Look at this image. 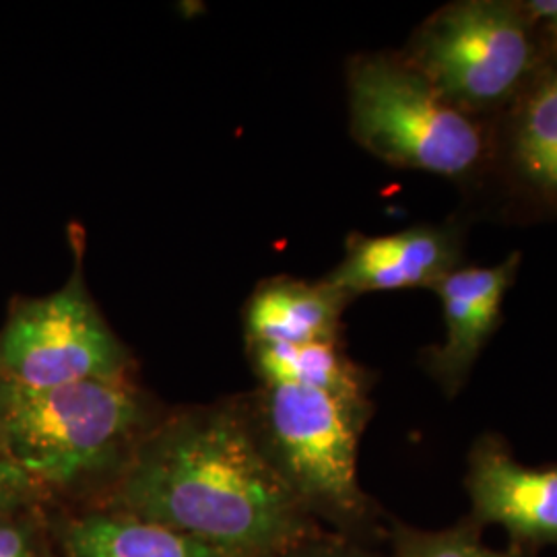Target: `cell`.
<instances>
[{"label":"cell","mask_w":557,"mask_h":557,"mask_svg":"<svg viewBox=\"0 0 557 557\" xmlns=\"http://www.w3.org/2000/svg\"><path fill=\"white\" fill-rule=\"evenodd\" d=\"M120 512L195 539L227 557L289 552L301 499L239 411L197 409L140 442L116 485Z\"/></svg>","instance_id":"cell-1"},{"label":"cell","mask_w":557,"mask_h":557,"mask_svg":"<svg viewBox=\"0 0 557 557\" xmlns=\"http://www.w3.org/2000/svg\"><path fill=\"white\" fill-rule=\"evenodd\" d=\"M143 403L128 380L29 388L0 379V440L41 485H62L110 465L137 436Z\"/></svg>","instance_id":"cell-2"},{"label":"cell","mask_w":557,"mask_h":557,"mask_svg":"<svg viewBox=\"0 0 557 557\" xmlns=\"http://www.w3.org/2000/svg\"><path fill=\"white\" fill-rule=\"evenodd\" d=\"M351 131L363 149L400 168L462 176L483 151L475 122L409 60L363 57L349 66Z\"/></svg>","instance_id":"cell-3"},{"label":"cell","mask_w":557,"mask_h":557,"mask_svg":"<svg viewBox=\"0 0 557 557\" xmlns=\"http://www.w3.org/2000/svg\"><path fill=\"white\" fill-rule=\"evenodd\" d=\"M366 403L306 388L264 384L259 428L264 455L301 504L337 515L361 506L358 438Z\"/></svg>","instance_id":"cell-4"},{"label":"cell","mask_w":557,"mask_h":557,"mask_svg":"<svg viewBox=\"0 0 557 557\" xmlns=\"http://www.w3.org/2000/svg\"><path fill=\"white\" fill-rule=\"evenodd\" d=\"M131 356L89 296L81 250L66 285L13 304L0 329V379L29 388L128 380Z\"/></svg>","instance_id":"cell-5"},{"label":"cell","mask_w":557,"mask_h":557,"mask_svg":"<svg viewBox=\"0 0 557 557\" xmlns=\"http://www.w3.org/2000/svg\"><path fill=\"white\" fill-rule=\"evenodd\" d=\"M409 64L450 103L485 106L512 94L531 64V40L512 7L458 2L421 29Z\"/></svg>","instance_id":"cell-6"},{"label":"cell","mask_w":557,"mask_h":557,"mask_svg":"<svg viewBox=\"0 0 557 557\" xmlns=\"http://www.w3.org/2000/svg\"><path fill=\"white\" fill-rule=\"evenodd\" d=\"M453 255L450 239L432 227L354 236L347 242L345 259L324 283L347 298L366 292L436 287L450 273Z\"/></svg>","instance_id":"cell-7"},{"label":"cell","mask_w":557,"mask_h":557,"mask_svg":"<svg viewBox=\"0 0 557 557\" xmlns=\"http://www.w3.org/2000/svg\"><path fill=\"white\" fill-rule=\"evenodd\" d=\"M469 494L479 520L531 541H557V469H529L487 446L473 457Z\"/></svg>","instance_id":"cell-8"},{"label":"cell","mask_w":557,"mask_h":557,"mask_svg":"<svg viewBox=\"0 0 557 557\" xmlns=\"http://www.w3.org/2000/svg\"><path fill=\"white\" fill-rule=\"evenodd\" d=\"M517 262L518 257H510L498 267L450 271L436 283L434 289L444 306L446 341L434 359L446 382L458 384L492 335Z\"/></svg>","instance_id":"cell-9"},{"label":"cell","mask_w":557,"mask_h":557,"mask_svg":"<svg viewBox=\"0 0 557 557\" xmlns=\"http://www.w3.org/2000/svg\"><path fill=\"white\" fill-rule=\"evenodd\" d=\"M347 299L324 281H267L246 306L244 326L248 347L337 338L338 319Z\"/></svg>","instance_id":"cell-10"},{"label":"cell","mask_w":557,"mask_h":557,"mask_svg":"<svg viewBox=\"0 0 557 557\" xmlns=\"http://www.w3.org/2000/svg\"><path fill=\"white\" fill-rule=\"evenodd\" d=\"M66 557H227L158 522L116 515H87L64 531Z\"/></svg>","instance_id":"cell-11"},{"label":"cell","mask_w":557,"mask_h":557,"mask_svg":"<svg viewBox=\"0 0 557 557\" xmlns=\"http://www.w3.org/2000/svg\"><path fill=\"white\" fill-rule=\"evenodd\" d=\"M255 370L264 384L306 386L363 403V386L356 366L338 349L337 338L298 345L250 347Z\"/></svg>","instance_id":"cell-12"},{"label":"cell","mask_w":557,"mask_h":557,"mask_svg":"<svg viewBox=\"0 0 557 557\" xmlns=\"http://www.w3.org/2000/svg\"><path fill=\"white\" fill-rule=\"evenodd\" d=\"M518 160L531 178L557 190V75L527 106L518 131Z\"/></svg>","instance_id":"cell-13"},{"label":"cell","mask_w":557,"mask_h":557,"mask_svg":"<svg viewBox=\"0 0 557 557\" xmlns=\"http://www.w3.org/2000/svg\"><path fill=\"white\" fill-rule=\"evenodd\" d=\"M397 557H504L481 545L469 531L405 533L398 539Z\"/></svg>","instance_id":"cell-14"},{"label":"cell","mask_w":557,"mask_h":557,"mask_svg":"<svg viewBox=\"0 0 557 557\" xmlns=\"http://www.w3.org/2000/svg\"><path fill=\"white\" fill-rule=\"evenodd\" d=\"M40 490H44L40 481L21 469L0 440V518L36 498Z\"/></svg>","instance_id":"cell-15"},{"label":"cell","mask_w":557,"mask_h":557,"mask_svg":"<svg viewBox=\"0 0 557 557\" xmlns=\"http://www.w3.org/2000/svg\"><path fill=\"white\" fill-rule=\"evenodd\" d=\"M0 557H32L27 535L0 518Z\"/></svg>","instance_id":"cell-16"},{"label":"cell","mask_w":557,"mask_h":557,"mask_svg":"<svg viewBox=\"0 0 557 557\" xmlns=\"http://www.w3.org/2000/svg\"><path fill=\"white\" fill-rule=\"evenodd\" d=\"M527 11L557 36V0H533L527 4Z\"/></svg>","instance_id":"cell-17"},{"label":"cell","mask_w":557,"mask_h":557,"mask_svg":"<svg viewBox=\"0 0 557 557\" xmlns=\"http://www.w3.org/2000/svg\"><path fill=\"white\" fill-rule=\"evenodd\" d=\"M294 557H366L359 556L356 552H345V549H326V547H322V549H308V552H301V554H296Z\"/></svg>","instance_id":"cell-18"}]
</instances>
